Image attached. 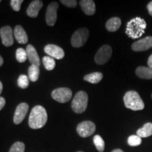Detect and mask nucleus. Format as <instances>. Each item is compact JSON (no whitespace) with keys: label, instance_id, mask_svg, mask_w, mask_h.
Returning a JSON list of instances; mask_svg holds the SVG:
<instances>
[{"label":"nucleus","instance_id":"nucleus-1","mask_svg":"<svg viewBox=\"0 0 152 152\" xmlns=\"http://www.w3.org/2000/svg\"><path fill=\"white\" fill-rule=\"evenodd\" d=\"M47 121V111L43 106H35L32 109L29 116L30 128L32 129H39L45 125Z\"/></svg>","mask_w":152,"mask_h":152},{"label":"nucleus","instance_id":"nucleus-2","mask_svg":"<svg viewBox=\"0 0 152 152\" xmlns=\"http://www.w3.org/2000/svg\"><path fill=\"white\" fill-rule=\"evenodd\" d=\"M147 28V23L140 17L132 18L126 26V33L128 37L132 39H137L142 37Z\"/></svg>","mask_w":152,"mask_h":152},{"label":"nucleus","instance_id":"nucleus-3","mask_svg":"<svg viewBox=\"0 0 152 152\" xmlns=\"http://www.w3.org/2000/svg\"><path fill=\"white\" fill-rule=\"evenodd\" d=\"M123 101L125 107L132 111H141L144 108V103L136 91H128L125 93Z\"/></svg>","mask_w":152,"mask_h":152},{"label":"nucleus","instance_id":"nucleus-4","mask_svg":"<svg viewBox=\"0 0 152 152\" xmlns=\"http://www.w3.org/2000/svg\"><path fill=\"white\" fill-rule=\"evenodd\" d=\"M88 104V95L84 91L76 93L71 103L73 111L76 113H82L85 111Z\"/></svg>","mask_w":152,"mask_h":152},{"label":"nucleus","instance_id":"nucleus-5","mask_svg":"<svg viewBox=\"0 0 152 152\" xmlns=\"http://www.w3.org/2000/svg\"><path fill=\"white\" fill-rule=\"evenodd\" d=\"M89 37V30L85 28L77 30L71 37V45L75 48L83 47L87 42Z\"/></svg>","mask_w":152,"mask_h":152},{"label":"nucleus","instance_id":"nucleus-6","mask_svg":"<svg viewBox=\"0 0 152 152\" xmlns=\"http://www.w3.org/2000/svg\"><path fill=\"white\" fill-rule=\"evenodd\" d=\"M112 55V48L109 45H104L99 49L94 56V61L98 65H103L109 61Z\"/></svg>","mask_w":152,"mask_h":152},{"label":"nucleus","instance_id":"nucleus-7","mask_svg":"<svg viewBox=\"0 0 152 152\" xmlns=\"http://www.w3.org/2000/svg\"><path fill=\"white\" fill-rule=\"evenodd\" d=\"M72 94V91L67 87L55 89L52 92V98L60 103H66L71 100Z\"/></svg>","mask_w":152,"mask_h":152},{"label":"nucleus","instance_id":"nucleus-8","mask_svg":"<svg viewBox=\"0 0 152 152\" xmlns=\"http://www.w3.org/2000/svg\"><path fill=\"white\" fill-rule=\"evenodd\" d=\"M77 132L82 137H87L93 134L96 130V125L92 121H86L79 123L77 126Z\"/></svg>","mask_w":152,"mask_h":152},{"label":"nucleus","instance_id":"nucleus-9","mask_svg":"<svg viewBox=\"0 0 152 152\" xmlns=\"http://www.w3.org/2000/svg\"><path fill=\"white\" fill-rule=\"evenodd\" d=\"M0 37L5 47H11L14 44V31L10 26H4L0 29Z\"/></svg>","mask_w":152,"mask_h":152},{"label":"nucleus","instance_id":"nucleus-10","mask_svg":"<svg viewBox=\"0 0 152 152\" xmlns=\"http://www.w3.org/2000/svg\"><path fill=\"white\" fill-rule=\"evenodd\" d=\"M152 47V37L148 36L136 41L132 45V49L134 52H144Z\"/></svg>","mask_w":152,"mask_h":152},{"label":"nucleus","instance_id":"nucleus-11","mask_svg":"<svg viewBox=\"0 0 152 152\" xmlns=\"http://www.w3.org/2000/svg\"><path fill=\"white\" fill-rule=\"evenodd\" d=\"M58 4L56 2H52L48 6L46 11V22L49 26H54L57 20V9Z\"/></svg>","mask_w":152,"mask_h":152},{"label":"nucleus","instance_id":"nucleus-12","mask_svg":"<svg viewBox=\"0 0 152 152\" xmlns=\"http://www.w3.org/2000/svg\"><path fill=\"white\" fill-rule=\"evenodd\" d=\"M45 52L53 58L56 59H62L64 57L65 53L62 48L56 45H47L45 47Z\"/></svg>","mask_w":152,"mask_h":152},{"label":"nucleus","instance_id":"nucleus-13","mask_svg":"<svg viewBox=\"0 0 152 152\" xmlns=\"http://www.w3.org/2000/svg\"><path fill=\"white\" fill-rule=\"evenodd\" d=\"M28 109H29V106L26 103H21L17 106L14 116V123L15 124L18 125L22 123V121L26 118Z\"/></svg>","mask_w":152,"mask_h":152},{"label":"nucleus","instance_id":"nucleus-14","mask_svg":"<svg viewBox=\"0 0 152 152\" xmlns=\"http://www.w3.org/2000/svg\"><path fill=\"white\" fill-rule=\"evenodd\" d=\"M26 53H27L28 58L32 65L39 66L40 65V59L38 56L37 51L35 47L32 45H28L26 47Z\"/></svg>","mask_w":152,"mask_h":152},{"label":"nucleus","instance_id":"nucleus-15","mask_svg":"<svg viewBox=\"0 0 152 152\" xmlns=\"http://www.w3.org/2000/svg\"><path fill=\"white\" fill-rule=\"evenodd\" d=\"M43 6V2L40 0H35L31 1L27 9V14L31 18H36L39 14V11Z\"/></svg>","mask_w":152,"mask_h":152},{"label":"nucleus","instance_id":"nucleus-16","mask_svg":"<svg viewBox=\"0 0 152 152\" xmlns=\"http://www.w3.org/2000/svg\"><path fill=\"white\" fill-rule=\"evenodd\" d=\"M80 4L83 12L87 16H92L96 11L95 3L92 0H81Z\"/></svg>","mask_w":152,"mask_h":152},{"label":"nucleus","instance_id":"nucleus-17","mask_svg":"<svg viewBox=\"0 0 152 152\" xmlns=\"http://www.w3.org/2000/svg\"><path fill=\"white\" fill-rule=\"evenodd\" d=\"M14 35L16 41L20 44H26L28 41V35L21 26H16L14 30Z\"/></svg>","mask_w":152,"mask_h":152},{"label":"nucleus","instance_id":"nucleus-18","mask_svg":"<svg viewBox=\"0 0 152 152\" xmlns=\"http://www.w3.org/2000/svg\"><path fill=\"white\" fill-rule=\"evenodd\" d=\"M121 26V20L118 17H113L108 20L106 23V28L109 32H115L118 30Z\"/></svg>","mask_w":152,"mask_h":152},{"label":"nucleus","instance_id":"nucleus-19","mask_svg":"<svg viewBox=\"0 0 152 152\" xmlns=\"http://www.w3.org/2000/svg\"><path fill=\"white\" fill-rule=\"evenodd\" d=\"M135 73L136 75L140 78L146 80L152 79V68L149 67L140 66L136 69Z\"/></svg>","mask_w":152,"mask_h":152},{"label":"nucleus","instance_id":"nucleus-20","mask_svg":"<svg viewBox=\"0 0 152 152\" xmlns=\"http://www.w3.org/2000/svg\"><path fill=\"white\" fill-rule=\"evenodd\" d=\"M137 135L140 137H148L152 135V123H147L137 131Z\"/></svg>","mask_w":152,"mask_h":152},{"label":"nucleus","instance_id":"nucleus-21","mask_svg":"<svg viewBox=\"0 0 152 152\" xmlns=\"http://www.w3.org/2000/svg\"><path fill=\"white\" fill-rule=\"evenodd\" d=\"M103 78V74L100 72H94L86 75L84 77V80L92 83V84H96L99 83Z\"/></svg>","mask_w":152,"mask_h":152},{"label":"nucleus","instance_id":"nucleus-22","mask_svg":"<svg viewBox=\"0 0 152 152\" xmlns=\"http://www.w3.org/2000/svg\"><path fill=\"white\" fill-rule=\"evenodd\" d=\"M39 68L35 65H31L28 68V77L32 82H36L39 78Z\"/></svg>","mask_w":152,"mask_h":152},{"label":"nucleus","instance_id":"nucleus-23","mask_svg":"<svg viewBox=\"0 0 152 152\" xmlns=\"http://www.w3.org/2000/svg\"><path fill=\"white\" fill-rule=\"evenodd\" d=\"M42 62L44 66L47 71H52L54 69L55 66H56V62H55L54 58H52L51 56H45L43 57Z\"/></svg>","mask_w":152,"mask_h":152},{"label":"nucleus","instance_id":"nucleus-24","mask_svg":"<svg viewBox=\"0 0 152 152\" xmlns=\"http://www.w3.org/2000/svg\"><path fill=\"white\" fill-rule=\"evenodd\" d=\"M93 141H94V144L96 147V149L98 150L99 152H103L105 149V142H104V140L102 139V137L99 134H96L94 137L93 139Z\"/></svg>","mask_w":152,"mask_h":152},{"label":"nucleus","instance_id":"nucleus-25","mask_svg":"<svg viewBox=\"0 0 152 152\" xmlns=\"http://www.w3.org/2000/svg\"><path fill=\"white\" fill-rule=\"evenodd\" d=\"M16 57L19 63H24L28 58L26 51L23 48H18L16 50Z\"/></svg>","mask_w":152,"mask_h":152},{"label":"nucleus","instance_id":"nucleus-26","mask_svg":"<svg viewBox=\"0 0 152 152\" xmlns=\"http://www.w3.org/2000/svg\"><path fill=\"white\" fill-rule=\"evenodd\" d=\"M128 143L131 147H137L142 143V138L137 135H131L128 139Z\"/></svg>","mask_w":152,"mask_h":152},{"label":"nucleus","instance_id":"nucleus-27","mask_svg":"<svg viewBox=\"0 0 152 152\" xmlns=\"http://www.w3.org/2000/svg\"><path fill=\"white\" fill-rule=\"evenodd\" d=\"M18 85L22 89L27 88L29 85V77L26 75H20L18 79Z\"/></svg>","mask_w":152,"mask_h":152},{"label":"nucleus","instance_id":"nucleus-28","mask_svg":"<svg viewBox=\"0 0 152 152\" xmlns=\"http://www.w3.org/2000/svg\"><path fill=\"white\" fill-rule=\"evenodd\" d=\"M25 144L23 142H16L11 146L9 152H24Z\"/></svg>","mask_w":152,"mask_h":152},{"label":"nucleus","instance_id":"nucleus-29","mask_svg":"<svg viewBox=\"0 0 152 152\" xmlns=\"http://www.w3.org/2000/svg\"><path fill=\"white\" fill-rule=\"evenodd\" d=\"M23 2V0H11L10 4L12 9L15 11H19L20 10V6Z\"/></svg>","mask_w":152,"mask_h":152},{"label":"nucleus","instance_id":"nucleus-30","mask_svg":"<svg viewBox=\"0 0 152 152\" xmlns=\"http://www.w3.org/2000/svg\"><path fill=\"white\" fill-rule=\"evenodd\" d=\"M63 4L69 7V8H74L77 6V1L75 0H61V1Z\"/></svg>","mask_w":152,"mask_h":152},{"label":"nucleus","instance_id":"nucleus-31","mask_svg":"<svg viewBox=\"0 0 152 152\" xmlns=\"http://www.w3.org/2000/svg\"><path fill=\"white\" fill-rule=\"evenodd\" d=\"M6 104V100L3 97H0V111L4 107Z\"/></svg>","mask_w":152,"mask_h":152},{"label":"nucleus","instance_id":"nucleus-32","mask_svg":"<svg viewBox=\"0 0 152 152\" xmlns=\"http://www.w3.org/2000/svg\"><path fill=\"white\" fill-rule=\"evenodd\" d=\"M147 64H148V66H149V67L152 68V54L149 57V59H148Z\"/></svg>","mask_w":152,"mask_h":152},{"label":"nucleus","instance_id":"nucleus-33","mask_svg":"<svg viewBox=\"0 0 152 152\" xmlns=\"http://www.w3.org/2000/svg\"><path fill=\"white\" fill-rule=\"evenodd\" d=\"M147 10L149 12H150V11H152V1H150V2L148 4L147 6Z\"/></svg>","mask_w":152,"mask_h":152},{"label":"nucleus","instance_id":"nucleus-34","mask_svg":"<svg viewBox=\"0 0 152 152\" xmlns=\"http://www.w3.org/2000/svg\"><path fill=\"white\" fill-rule=\"evenodd\" d=\"M111 152H124V151H123V150H121L120 149H115L113 150V151H112Z\"/></svg>","mask_w":152,"mask_h":152},{"label":"nucleus","instance_id":"nucleus-35","mask_svg":"<svg viewBox=\"0 0 152 152\" xmlns=\"http://www.w3.org/2000/svg\"><path fill=\"white\" fill-rule=\"evenodd\" d=\"M2 90H3V85L2 83H1V82L0 81V94H1V92H2Z\"/></svg>","mask_w":152,"mask_h":152},{"label":"nucleus","instance_id":"nucleus-36","mask_svg":"<svg viewBox=\"0 0 152 152\" xmlns=\"http://www.w3.org/2000/svg\"><path fill=\"white\" fill-rule=\"evenodd\" d=\"M3 63H4V60H3L2 57L0 56V66H1V65L3 64Z\"/></svg>","mask_w":152,"mask_h":152},{"label":"nucleus","instance_id":"nucleus-37","mask_svg":"<svg viewBox=\"0 0 152 152\" xmlns=\"http://www.w3.org/2000/svg\"><path fill=\"white\" fill-rule=\"evenodd\" d=\"M149 14L150 16H152V11H150V12H149Z\"/></svg>","mask_w":152,"mask_h":152},{"label":"nucleus","instance_id":"nucleus-38","mask_svg":"<svg viewBox=\"0 0 152 152\" xmlns=\"http://www.w3.org/2000/svg\"><path fill=\"white\" fill-rule=\"evenodd\" d=\"M77 152H83V151H77Z\"/></svg>","mask_w":152,"mask_h":152},{"label":"nucleus","instance_id":"nucleus-39","mask_svg":"<svg viewBox=\"0 0 152 152\" xmlns=\"http://www.w3.org/2000/svg\"><path fill=\"white\" fill-rule=\"evenodd\" d=\"M1 0H0V2H1Z\"/></svg>","mask_w":152,"mask_h":152},{"label":"nucleus","instance_id":"nucleus-40","mask_svg":"<svg viewBox=\"0 0 152 152\" xmlns=\"http://www.w3.org/2000/svg\"><path fill=\"white\" fill-rule=\"evenodd\" d=\"M151 99H152V94H151Z\"/></svg>","mask_w":152,"mask_h":152}]
</instances>
